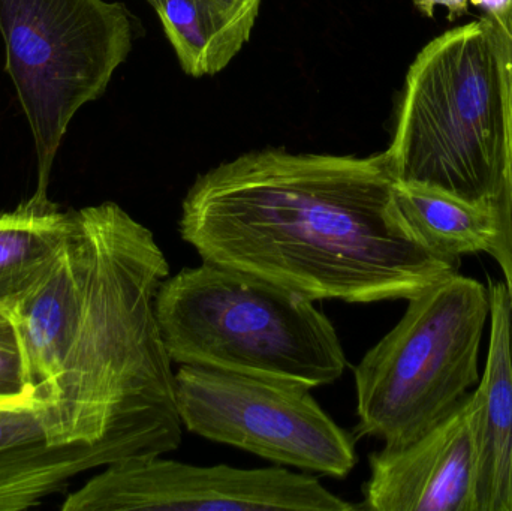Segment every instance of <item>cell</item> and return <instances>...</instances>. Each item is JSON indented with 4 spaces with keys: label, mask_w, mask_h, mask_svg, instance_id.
<instances>
[{
    "label": "cell",
    "mask_w": 512,
    "mask_h": 511,
    "mask_svg": "<svg viewBox=\"0 0 512 511\" xmlns=\"http://www.w3.org/2000/svg\"><path fill=\"white\" fill-rule=\"evenodd\" d=\"M17 327L48 443L113 464L179 449L173 362L156 318L170 264L146 225L113 201L83 207Z\"/></svg>",
    "instance_id": "cell-1"
},
{
    "label": "cell",
    "mask_w": 512,
    "mask_h": 511,
    "mask_svg": "<svg viewBox=\"0 0 512 511\" xmlns=\"http://www.w3.org/2000/svg\"><path fill=\"white\" fill-rule=\"evenodd\" d=\"M387 153H245L201 174L179 231L201 260L313 302L408 300L459 273L397 206Z\"/></svg>",
    "instance_id": "cell-2"
},
{
    "label": "cell",
    "mask_w": 512,
    "mask_h": 511,
    "mask_svg": "<svg viewBox=\"0 0 512 511\" xmlns=\"http://www.w3.org/2000/svg\"><path fill=\"white\" fill-rule=\"evenodd\" d=\"M316 302L230 267L201 261L164 279L159 330L171 362L318 389L348 360Z\"/></svg>",
    "instance_id": "cell-3"
},
{
    "label": "cell",
    "mask_w": 512,
    "mask_h": 511,
    "mask_svg": "<svg viewBox=\"0 0 512 511\" xmlns=\"http://www.w3.org/2000/svg\"><path fill=\"white\" fill-rule=\"evenodd\" d=\"M504 149L501 74L483 17L442 33L417 54L385 153L397 180L496 201Z\"/></svg>",
    "instance_id": "cell-4"
},
{
    "label": "cell",
    "mask_w": 512,
    "mask_h": 511,
    "mask_svg": "<svg viewBox=\"0 0 512 511\" xmlns=\"http://www.w3.org/2000/svg\"><path fill=\"white\" fill-rule=\"evenodd\" d=\"M489 318L486 285L459 273L408 300L399 323L354 368L357 437L403 446L445 419L480 383Z\"/></svg>",
    "instance_id": "cell-5"
},
{
    "label": "cell",
    "mask_w": 512,
    "mask_h": 511,
    "mask_svg": "<svg viewBox=\"0 0 512 511\" xmlns=\"http://www.w3.org/2000/svg\"><path fill=\"white\" fill-rule=\"evenodd\" d=\"M5 69L32 132L35 197H48L54 159L78 110L104 95L128 59V9L107 0H0Z\"/></svg>",
    "instance_id": "cell-6"
},
{
    "label": "cell",
    "mask_w": 512,
    "mask_h": 511,
    "mask_svg": "<svg viewBox=\"0 0 512 511\" xmlns=\"http://www.w3.org/2000/svg\"><path fill=\"white\" fill-rule=\"evenodd\" d=\"M174 386L191 434L333 479H345L357 465L354 435L306 387L186 365L174 372Z\"/></svg>",
    "instance_id": "cell-7"
},
{
    "label": "cell",
    "mask_w": 512,
    "mask_h": 511,
    "mask_svg": "<svg viewBox=\"0 0 512 511\" xmlns=\"http://www.w3.org/2000/svg\"><path fill=\"white\" fill-rule=\"evenodd\" d=\"M65 511H351L318 477L285 468L243 470L185 464L162 456L102 468L71 492Z\"/></svg>",
    "instance_id": "cell-8"
},
{
    "label": "cell",
    "mask_w": 512,
    "mask_h": 511,
    "mask_svg": "<svg viewBox=\"0 0 512 511\" xmlns=\"http://www.w3.org/2000/svg\"><path fill=\"white\" fill-rule=\"evenodd\" d=\"M358 510L475 511L472 393L411 443L369 456Z\"/></svg>",
    "instance_id": "cell-9"
},
{
    "label": "cell",
    "mask_w": 512,
    "mask_h": 511,
    "mask_svg": "<svg viewBox=\"0 0 512 511\" xmlns=\"http://www.w3.org/2000/svg\"><path fill=\"white\" fill-rule=\"evenodd\" d=\"M490 345L472 393L475 511H512V305L504 282L489 281Z\"/></svg>",
    "instance_id": "cell-10"
},
{
    "label": "cell",
    "mask_w": 512,
    "mask_h": 511,
    "mask_svg": "<svg viewBox=\"0 0 512 511\" xmlns=\"http://www.w3.org/2000/svg\"><path fill=\"white\" fill-rule=\"evenodd\" d=\"M111 464L99 450L51 446L35 413L0 414V511L32 509L75 477Z\"/></svg>",
    "instance_id": "cell-11"
},
{
    "label": "cell",
    "mask_w": 512,
    "mask_h": 511,
    "mask_svg": "<svg viewBox=\"0 0 512 511\" xmlns=\"http://www.w3.org/2000/svg\"><path fill=\"white\" fill-rule=\"evenodd\" d=\"M77 224L75 210L32 195L0 213V317L12 320L41 287L65 252Z\"/></svg>",
    "instance_id": "cell-12"
},
{
    "label": "cell",
    "mask_w": 512,
    "mask_h": 511,
    "mask_svg": "<svg viewBox=\"0 0 512 511\" xmlns=\"http://www.w3.org/2000/svg\"><path fill=\"white\" fill-rule=\"evenodd\" d=\"M161 20L180 66L191 77L224 71L251 38L258 11L221 0H146Z\"/></svg>",
    "instance_id": "cell-13"
},
{
    "label": "cell",
    "mask_w": 512,
    "mask_h": 511,
    "mask_svg": "<svg viewBox=\"0 0 512 511\" xmlns=\"http://www.w3.org/2000/svg\"><path fill=\"white\" fill-rule=\"evenodd\" d=\"M397 206L427 248L442 257L493 254L499 222L495 201H475L435 186L397 180Z\"/></svg>",
    "instance_id": "cell-14"
},
{
    "label": "cell",
    "mask_w": 512,
    "mask_h": 511,
    "mask_svg": "<svg viewBox=\"0 0 512 511\" xmlns=\"http://www.w3.org/2000/svg\"><path fill=\"white\" fill-rule=\"evenodd\" d=\"M504 99L505 149L501 191L495 201L499 236L492 257L498 261L512 305V0L487 12Z\"/></svg>",
    "instance_id": "cell-15"
},
{
    "label": "cell",
    "mask_w": 512,
    "mask_h": 511,
    "mask_svg": "<svg viewBox=\"0 0 512 511\" xmlns=\"http://www.w3.org/2000/svg\"><path fill=\"white\" fill-rule=\"evenodd\" d=\"M9 411L36 413L38 404L30 386L17 327L8 318H0V414Z\"/></svg>",
    "instance_id": "cell-16"
},
{
    "label": "cell",
    "mask_w": 512,
    "mask_h": 511,
    "mask_svg": "<svg viewBox=\"0 0 512 511\" xmlns=\"http://www.w3.org/2000/svg\"><path fill=\"white\" fill-rule=\"evenodd\" d=\"M471 0H415V6L421 14L433 17L438 6H444L451 21L468 14Z\"/></svg>",
    "instance_id": "cell-17"
},
{
    "label": "cell",
    "mask_w": 512,
    "mask_h": 511,
    "mask_svg": "<svg viewBox=\"0 0 512 511\" xmlns=\"http://www.w3.org/2000/svg\"><path fill=\"white\" fill-rule=\"evenodd\" d=\"M225 5L234 9H242V11H259L261 0H221Z\"/></svg>",
    "instance_id": "cell-18"
},
{
    "label": "cell",
    "mask_w": 512,
    "mask_h": 511,
    "mask_svg": "<svg viewBox=\"0 0 512 511\" xmlns=\"http://www.w3.org/2000/svg\"><path fill=\"white\" fill-rule=\"evenodd\" d=\"M507 2L508 0H471V3H474V5L486 8L487 12L492 11V9L501 8Z\"/></svg>",
    "instance_id": "cell-19"
},
{
    "label": "cell",
    "mask_w": 512,
    "mask_h": 511,
    "mask_svg": "<svg viewBox=\"0 0 512 511\" xmlns=\"http://www.w3.org/2000/svg\"><path fill=\"white\" fill-rule=\"evenodd\" d=\"M511 357H512V315H511Z\"/></svg>",
    "instance_id": "cell-20"
},
{
    "label": "cell",
    "mask_w": 512,
    "mask_h": 511,
    "mask_svg": "<svg viewBox=\"0 0 512 511\" xmlns=\"http://www.w3.org/2000/svg\"><path fill=\"white\" fill-rule=\"evenodd\" d=\"M0 318H5V317H0Z\"/></svg>",
    "instance_id": "cell-21"
}]
</instances>
